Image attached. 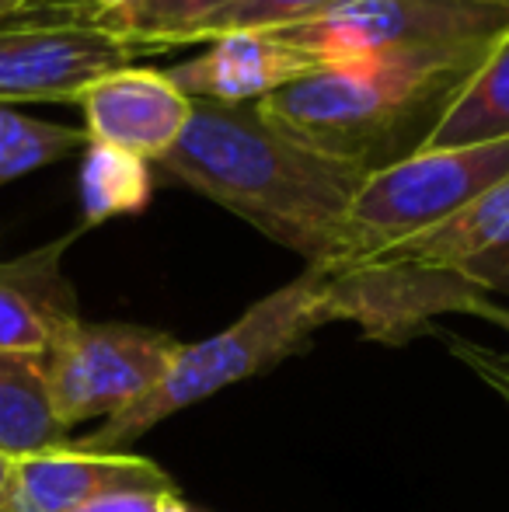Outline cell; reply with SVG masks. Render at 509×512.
Listing matches in <instances>:
<instances>
[{"label": "cell", "mask_w": 509, "mask_h": 512, "mask_svg": "<svg viewBox=\"0 0 509 512\" xmlns=\"http://www.w3.org/2000/svg\"><path fill=\"white\" fill-rule=\"evenodd\" d=\"M157 164L307 265L339 262L349 206L367 182V171L293 140L258 105L196 102Z\"/></svg>", "instance_id": "1"}, {"label": "cell", "mask_w": 509, "mask_h": 512, "mask_svg": "<svg viewBox=\"0 0 509 512\" xmlns=\"http://www.w3.org/2000/svg\"><path fill=\"white\" fill-rule=\"evenodd\" d=\"M468 77L471 70L325 63L272 91L258 108L293 140L374 175L426 150Z\"/></svg>", "instance_id": "2"}, {"label": "cell", "mask_w": 509, "mask_h": 512, "mask_svg": "<svg viewBox=\"0 0 509 512\" xmlns=\"http://www.w3.org/2000/svg\"><path fill=\"white\" fill-rule=\"evenodd\" d=\"M325 324L332 321L321 297V265H307L297 279L252 304L224 331L203 342L178 345L168 373L154 391L119 415L105 418V425H98L77 443L84 450H126L175 411L199 405L224 387L258 377L283 359L304 352L311 335Z\"/></svg>", "instance_id": "3"}, {"label": "cell", "mask_w": 509, "mask_h": 512, "mask_svg": "<svg viewBox=\"0 0 509 512\" xmlns=\"http://www.w3.org/2000/svg\"><path fill=\"white\" fill-rule=\"evenodd\" d=\"M509 32V0H342L286 28V42L325 63L475 70Z\"/></svg>", "instance_id": "4"}, {"label": "cell", "mask_w": 509, "mask_h": 512, "mask_svg": "<svg viewBox=\"0 0 509 512\" xmlns=\"http://www.w3.org/2000/svg\"><path fill=\"white\" fill-rule=\"evenodd\" d=\"M509 178V140L478 147L419 150L405 161L367 175L346 227L335 265L370 262L398 244L440 227L478 196ZM332 269V265H325Z\"/></svg>", "instance_id": "5"}, {"label": "cell", "mask_w": 509, "mask_h": 512, "mask_svg": "<svg viewBox=\"0 0 509 512\" xmlns=\"http://www.w3.org/2000/svg\"><path fill=\"white\" fill-rule=\"evenodd\" d=\"M133 60L123 35L77 7L32 0L0 14V105H74L88 84Z\"/></svg>", "instance_id": "6"}, {"label": "cell", "mask_w": 509, "mask_h": 512, "mask_svg": "<svg viewBox=\"0 0 509 512\" xmlns=\"http://www.w3.org/2000/svg\"><path fill=\"white\" fill-rule=\"evenodd\" d=\"M178 338L147 324L81 321L46 356L49 391L63 429L112 418L150 394L168 373Z\"/></svg>", "instance_id": "7"}, {"label": "cell", "mask_w": 509, "mask_h": 512, "mask_svg": "<svg viewBox=\"0 0 509 512\" xmlns=\"http://www.w3.org/2000/svg\"><path fill=\"white\" fill-rule=\"evenodd\" d=\"M321 297L328 321H349L381 345H405L433 328L440 314H471L482 293L468 279L443 269L370 258L353 265H321Z\"/></svg>", "instance_id": "8"}, {"label": "cell", "mask_w": 509, "mask_h": 512, "mask_svg": "<svg viewBox=\"0 0 509 512\" xmlns=\"http://www.w3.org/2000/svg\"><path fill=\"white\" fill-rule=\"evenodd\" d=\"M116 492H178L171 474L150 457L126 450H84L60 443L11 460L0 512H77Z\"/></svg>", "instance_id": "9"}, {"label": "cell", "mask_w": 509, "mask_h": 512, "mask_svg": "<svg viewBox=\"0 0 509 512\" xmlns=\"http://www.w3.org/2000/svg\"><path fill=\"white\" fill-rule=\"evenodd\" d=\"M74 105L84 115L88 143H105L143 161H161L182 140L196 108L164 70L133 63L88 84Z\"/></svg>", "instance_id": "10"}, {"label": "cell", "mask_w": 509, "mask_h": 512, "mask_svg": "<svg viewBox=\"0 0 509 512\" xmlns=\"http://www.w3.org/2000/svg\"><path fill=\"white\" fill-rule=\"evenodd\" d=\"M84 230L0 262V352L46 359L84 321L63 255Z\"/></svg>", "instance_id": "11"}, {"label": "cell", "mask_w": 509, "mask_h": 512, "mask_svg": "<svg viewBox=\"0 0 509 512\" xmlns=\"http://www.w3.org/2000/svg\"><path fill=\"white\" fill-rule=\"evenodd\" d=\"M321 63L276 32H234L206 42V49L164 70L192 102L258 105L272 91L300 81Z\"/></svg>", "instance_id": "12"}, {"label": "cell", "mask_w": 509, "mask_h": 512, "mask_svg": "<svg viewBox=\"0 0 509 512\" xmlns=\"http://www.w3.org/2000/svg\"><path fill=\"white\" fill-rule=\"evenodd\" d=\"M60 443L67 429L56 415L46 359L0 352V457L18 460Z\"/></svg>", "instance_id": "13"}, {"label": "cell", "mask_w": 509, "mask_h": 512, "mask_svg": "<svg viewBox=\"0 0 509 512\" xmlns=\"http://www.w3.org/2000/svg\"><path fill=\"white\" fill-rule=\"evenodd\" d=\"M499 140H509V32L461 84L429 133L426 150L478 147Z\"/></svg>", "instance_id": "14"}, {"label": "cell", "mask_w": 509, "mask_h": 512, "mask_svg": "<svg viewBox=\"0 0 509 512\" xmlns=\"http://www.w3.org/2000/svg\"><path fill=\"white\" fill-rule=\"evenodd\" d=\"M77 192H81L77 227L84 234L116 216H136L154 199L150 161L105 147V143H88L81 154V171H77Z\"/></svg>", "instance_id": "15"}, {"label": "cell", "mask_w": 509, "mask_h": 512, "mask_svg": "<svg viewBox=\"0 0 509 512\" xmlns=\"http://www.w3.org/2000/svg\"><path fill=\"white\" fill-rule=\"evenodd\" d=\"M234 4L238 0H129L98 21L123 35L136 56H157L192 46V39Z\"/></svg>", "instance_id": "16"}, {"label": "cell", "mask_w": 509, "mask_h": 512, "mask_svg": "<svg viewBox=\"0 0 509 512\" xmlns=\"http://www.w3.org/2000/svg\"><path fill=\"white\" fill-rule=\"evenodd\" d=\"M88 147V133L0 105V189Z\"/></svg>", "instance_id": "17"}, {"label": "cell", "mask_w": 509, "mask_h": 512, "mask_svg": "<svg viewBox=\"0 0 509 512\" xmlns=\"http://www.w3.org/2000/svg\"><path fill=\"white\" fill-rule=\"evenodd\" d=\"M335 4H342V0H238L203 28L192 39V46H199V42L206 46V42L234 32H286V28H297L318 14L332 11Z\"/></svg>", "instance_id": "18"}, {"label": "cell", "mask_w": 509, "mask_h": 512, "mask_svg": "<svg viewBox=\"0 0 509 512\" xmlns=\"http://www.w3.org/2000/svg\"><path fill=\"white\" fill-rule=\"evenodd\" d=\"M436 331V328H433ZM436 335L447 342L450 356H457L492 394H499V401L509 408V352L489 349V345L468 342L461 335H447V331H436Z\"/></svg>", "instance_id": "19"}, {"label": "cell", "mask_w": 509, "mask_h": 512, "mask_svg": "<svg viewBox=\"0 0 509 512\" xmlns=\"http://www.w3.org/2000/svg\"><path fill=\"white\" fill-rule=\"evenodd\" d=\"M471 286H478L482 293H499V290H509V223L503 227V234L461 272Z\"/></svg>", "instance_id": "20"}, {"label": "cell", "mask_w": 509, "mask_h": 512, "mask_svg": "<svg viewBox=\"0 0 509 512\" xmlns=\"http://www.w3.org/2000/svg\"><path fill=\"white\" fill-rule=\"evenodd\" d=\"M168 495L175 492H116L98 502H88V506H81L77 512H157Z\"/></svg>", "instance_id": "21"}, {"label": "cell", "mask_w": 509, "mask_h": 512, "mask_svg": "<svg viewBox=\"0 0 509 512\" xmlns=\"http://www.w3.org/2000/svg\"><path fill=\"white\" fill-rule=\"evenodd\" d=\"M471 317H482V321L496 324V328H503L506 335H509V307H506V304H499V300L482 297L475 307H471Z\"/></svg>", "instance_id": "22"}, {"label": "cell", "mask_w": 509, "mask_h": 512, "mask_svg": "<svg viewBox=\"0 0 509 512\" xmlns=\"http://www.w3.org/2000/svg\"><path fill=\"white\" fill-rule=\"evenodd\" d=\"M39 4H60V7H77V11H88V14H95V18H102V14L116 11V7L129 4V0H39Z\"/></svg>", "instance_id": "23"}, {"label": "cell", "mask_w": 509, "mask_h": 512, "mask_svg": "<svg viewBox=\"0 0 509 512\" xmlns=\"http://www.w3.org/2000/svg\"><path fill=\"white\" fill-rule=\"evenodd\" d=\"M157 512H199V509H192L189 502H185L182 495L175 492V495H168V499L161 502V509H157Z\"/></svg>", "instance_id": "24"}, {"label": "cell", "mask_w": 509, "mask_h": 512, "mask_svg": "<svg viewBox=\"0 0 509 512\" xmlns=\"http://www.w3.org/2000/svg\"><path fill=\"white\" fill-rule=\"evenodd\" d=\"M7 481H11V460H7V457H0V502H4Z\"/></svg>", "instance_id": "25"}, {"label": "cell", "mask_w": 509, "mask_h": 512, "mask_svg": "<svg viewBox=\"0 0 509 512\" xmlns=\"http://www.w3.org/2000/svg\"><path fill=\"white\" fill-rule=\"evenodd\" d=\"M25 4H32V0H0V14H11V11H18V7H25Z\"/></svg>", "instance_id": "26"}]
</instances>
